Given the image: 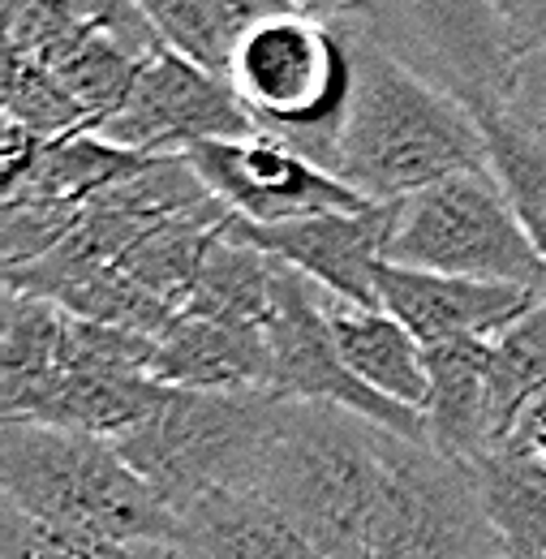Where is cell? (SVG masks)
<instances>
[{
    "label": "cell",
    "mask_w": 546,
    "mask_h": 559,
    "mask_svg": "<svg viewBox=\"0 0 546 559\" xmlns=\"http://www.w3.org/2000/svg\"><path fill=\"white\" fill-rule=\"evenodd\" d=\"M268 349H272V392L284 401L301 405H336L344 414L375 421L401 439L426 443V418L405 405H392L375 388H366L348 366H344L332 323H328V301L323 288H314L306 276L280 263L275 276L272 323H268Z\"/></svg>",
    "instance_id": "obj_8"
},
{
    "label": "cell",
    "mask_w": 546,
    "mask_h": 559,
    "mask_svg": "<svg viewBox=\"0 0 546 559\" xmlns=\"http://www.w3.org/2000/svg\"><path fill=\"white\" fill-rule=\"evenodd\" d=\"M366 559H503L474 465L388 435V483Z\"/></svg>",
    "instance_id": "obj_7"
},
{
    "label": "cell",
    "mask_w": 546,
    "mask_h": 559,
    "mask_svg": "<svg viewBox=\"0 0 546 559\" xmlns=\"http://www.w3.org/2000/svg\"><path fill=\"white\" fill-rule=\"evenodd\" d=\"M470 112H474V121L482 130L495 181L503 186L521 228L530 233V241L546 259V139H538L525 126H517L499 108V99H482Z\"/></svg>",
    "instance_id": "obj_22"
},
{
    "label": "cell",
    "mask_w": 546,
    "mask_h": 559,
    "mask_svg": "<svg viewBox=\"0 0 546 559\" xmlns=\"http://www.w3.org/2000/svg\"><path fill=\"white\" fill-rule=\"evenodd\" d=\"M503 559H508V556H503Z\"/></svg>",
    "instance_id": "obj_29"
},
{
    "label": "cell",
    "mask_w": 546,
    "mask_h": 559,
    "mask_svg": "<svg viewBox=\"0 0 546 559\" xmlns=\"http://www.w3.org/2000/svg\"><path fill=\"white\" fill-rule=\"evenodd\" d=\"M82 207L69 203H39V199H4L0 207V259L4 272L31 267L39 259H48L57 246H66V237L78 228Z\"/></svg>",
    "instance_id": "obj_26"
},
{
    "label": "cell",
    "mask_w": 546,
    "mask_h": 559,
    "mask_svg": "<svg viewBox=\"0 0 546 559\" xmlns=\"http://www.w3.org/2000/svg\"><path fill=\"white\" fill-rule=\"evenodd\" d=\"M0 99H4V121L22 126L35 139H61L91 126L57 73L4 44H0Z\"/></svg>",
    "instance_id": "obj_24"
},
{
    "label": "cell",
    "mask_w": 546,
    "mask_h": 559,
    "mask_svg": "<svg viewBox=\"0 0 546 559\" xmlns=\"http://www.w3.org/2000/svg\"><path fill=\"white\" fill-rule=\"evenodd\" d=\"M4 503L39 525L95 534L130 547H173L181 521L134 474L112 439L4 421L0 430Z\"/></svg>",
    "instance_id": "obj_4"
},
{
    "label": "cell",
    "mask_w": 546,
    "mask_h": 559,
    "mask_svg": "<svg viewBox=\"0 0 546 559\" xmlns=\"http://www.w3.org/2000/svg\"><path fill=\"white\" fill-rule=\"evenodd\" d=\"M546 396V297L490 345V418L495 439H512L525 409Z\"/></svg>",
    "instance_id": "obj_23"
},
{
    "label": "cell",
    "mask_w": 546,
    "mask_h": 559,
    "mask_svg": "<svg viewBox=\"0 0 546 559\" xmlns=\"http://www.w3.org/2000/svg\"><path fill=\"white\" fill-rule=\"evenodd\" d=\"M0 559H177L173 547H130L95 534H69L31 521L13 503L0 516Z\"/></svg>",
    "instance_id": "obj_25"
},
{
    "label": "cell",
    "mask_w": 546,
    "mask_h": 559,
    "mask_svg": "<svg viewBox=\"0 0 546 559\" xmlns=\"http://www.w3.org/2000/svg\"><path fill=\"white\" fill-rule=\"evenodd\" d=\"M534 452H538V456L546 461V439H538V443H534Z\"/></svg>",
    "instance_id": "obj_28"
},
{
    "label": "cell",
    "mask_w": 546,
    "mask_h": 559,
    "mask_svg": "<svg viewBox=\"0 0 546 559\" xmlns=\"http://www.w3.org/2000/svg\"><path fill=\"white\" fill-rule=\"evenodd\" d=\"M177 521V559H323L254 490H211Z\"/></svg>",
    "instance_id": "obj_17"
},
{
    "label": "cell",
    "mask_w": 546,
    "mask_h": 559,
    "mask_svg": "<svg viewBox=\"0 0 546 559\" xmlns=\"http://www.w3.org/2000/svg\"><path fill=\"white\" fill-rule=\"evenodd\" d=\"M151 379L177 392H272L268 332L177 314L155 345Z\"/></svg>",
    "instance_id": "obj_14"
},
{
    "label": "cell",
    "mask_w": 546,
    "mask_h": 559,
    "mask_svg": "<svg viewBox=\"0 0 546 559\" xmlns=\"http://www.w3.org/2000/svg\"><path fill=\"white\" fill-rule=\"evenodd\" d=\"M173 388L155 383L151 374H57L35 388L4 421H31L73 430L91 439H126L151 418Z\"/></svg>",
    "instance_id": "obj_16"
},
{
    "label": "cell",
    "mask_w": 546,
    "mask_h": 559,
    "mask_svg": "<svg viewBox=\"0 0 546 559\" xmlns=\"http://www.w3.org/2000/svg\"><path fill=\"white\" fill-rule=\"evenodd\" d=\"M499 108H503L517 126H525V130H534L538 139H546V52L525 57V61H517V66L508 70L503 91H499Z\"/></svg>",
    "instance_id": "obj_27"
},
{
    "label": "cell",
    "mask_w": 546,
    "mask_h": 559,
    "mask_svg": "<svg viewBox=\"0 0 546 559\" xmlns=\"http://www.w3.org/2000/svg\"><path fill=\"white\" fill-rule=\"evenodd\" d=\"M275 276H280V263L272 254H263L259 246L241 241L224 224V233L206 250V263L199 272L190 301L177 314H203V319H215V323L268 332L275 301Z\"/></svg>",
    "instance_id": "obj_20"
},
{
    "label": "cell",
    "mask_w": 546,
    "mask_h": 559,
    "mask_svg": "<svg viewBox=\"0 0 546 559\" xmlns=\"http://www.w3.org/2000/svg\"><path fill=\"white\" fill-rule=\"evenodd\" d=\"M396 215H401V203H370L361 211H332V215L275 224V228H254L228 215V233L259 246L275 263L293 267L297 276H306L314 288H323L344 306L383 310L379 267L388 263Z\"/></svg>",
    "instance_id": "obj_11"
},
{
    "label": "cell",
    "mask_w": 546,
    "mask_h": 559,
    "mask_svg": "<svg viewBox=\"0 0 546 559\" xmlns=\"http://www.w3.org/2000/svg\"><path fill=\"white\" fill-rule=\"evenodd\" d=\"M4 199H39V203H69L86 207L91 199L108 194L112 186L138 177L151 159L121 151L91 130L35 139L22 126L4 121Z\"/></svg>",
    "instance_id": "obj_13"
},
{
    "label": "cell",
    "mask_w": 546,
    "mask_h": 559,
    "mask_svg": "<svg viewBox=\"0 0 546 559\" xmlns=\"http://www.w3.org/2000/svg\"><path fill=\"white\" fill-rule=\"evenodd\" d=\"M228 86L259 139L336 173L353 95V44L336 4H275L241 39Z\"/></svg>",
    "instance_id": "obj_3"
},
{
    "label": "cell",
    "mask_w": 546,
    "mask_h": 559,
    "mask_svg": "<svg viewBox=\"0 0 546 559\" xmlns=\"http://www.w3.org/2000/svg\"><path fill=\"white\" fill-rule=\"evenodd\" d=\"M203 186L224 203L228 215L254 228L297 224L332 211L370 207L357 190H348L336 173L310 164L306 155L268 139L250 142H203L186 155Z\"/></svg>",
    "instance_id": "obj_10"
},
{
    "label": "cell",
    "mask_w": 546,
    "mask_h": 559,
    "mask_svg": "<svg viewBox=\"0 0 546 559\" xmlns=\"http://www.w3.org/2000/svg\"><path fill=\"white\" fill-rule=\"evenodd\" d=\"M478 490L486 516L503 543L508 559H546V461L503 439L495 452H486L478 465Z\"/></svg>",
    "instance_id": "obj_19"
},
{
    "label": "cell",
    "mask_w": 546,
    "mask_h": 559,
    "mask_svg": "<svg viewBox=\"0 0 546 559\" xmlns=\"http://www.w3.org/2000/svg\"><path fill=\"white\" fill-rule=\"evenodd\" d=\"M388 435L336 405L284 401L250 490L323 559H366L388 483Z\"/></svg>",
    "instance_id": "obj_2"
},
{
    "label": "cell",
    "mask_w": 546,
    "mask_h": 559,
    "mask_svg": "<svg viewBox=\"0 0 546 559\" xmlns=\"http://www.w3.org/2000/svg\"><path fill=\"white\" fill-rule=\"evenodd\" d=\"M284 396L275 392H168V401L117 439V452L173 516L211 490H250Z\"/></svg>",
    "instance_id": "obj_5"
},
{
    "label": "cell",
    "mask_w": 546,
    "mask_h": 559,
    "mask_svg": "<svg viewBox=\"0 0 546 559\" xmlns=\"http://www.w3.org/2000/svg\"><path fill=\"white\" fill-rule=\"evenodd\" d=\"M91 134H99L121 151L146 155V159L190 155L203 142L259 139L233 86L224 78H211L199 66L181 61L168 48L142 66L126 108L108 117L104 126H95Z\"/></svg>",
    "instance_id": "obj_9"
},
{
    "label": "cell",
    "mask_w": 546,
    "mask_h": 559,
    "mask_svg": "<svg viewBox=\"0 0 546 559\" xmlns=\"http://www.w3.org/2000/svg\"><path fill=\"white\" fill-rule=\"evenodd\" d=\"M379 301L396 323L410 328L422 349H435L452 341H499L512 323H521L543 301V293L383 263Z\"/></svg>",
    "instance_id": "obj_12"
},
{
    "label": "cell",
    "mask_w": 546,
    "mask_h": 559,
    "mask_svg": "<svg viewBox=\"0 0 546 559\" xmlns=\"http://www.w3.org/2000/svg\"><path fill=\"white\" fill-rule=\"evenodd\" d=\"M323 301H328V323H332L344 366L366 388L388 396L392 405H405L413 414H422L430 379H426V349L413 341L410 328L396 323L388 310L344 306L328 293H323Z\"/></svg>",
    "instance_id": "obj_18"
},
{
    "label": "cell",
    "mask_w": 546,
    "mask_h": 559,
    "mask_svg": "<svg viewBox=\"0 0 546 559\" xmlns=\"http://www.w3.org/2000/svg\"><path fill=\"white\" fill-rule=\"evenodd\" d=\"M388 263L508 284L546 297V259L521 228L495 173H461L401 203Z\"/></svg>",
    "instance_id": "obj_6"
},
{
    "label": "cell",
    "mask_w": 546,
    "mask_h": 559,
    "mask_svg": "<svg viewBox=\"0 0 546 559\" xmlns=\"http://www.w3.org/2000/svg\"><path fill=\"white\" fill-rule=\"evenodd\" d=\"M272 9L275 4H259V0H146V13L164 48L224 82L241 39Z\"/></svg>",
    "instance_id": "obj_21"
},
{
    "label": "cell",
    "mask_w": 546,
    "mask_h": 559,
    "mask_svg": "<svg viewBox=\"0 0 546 559\" xmlns=\"http://www.w3.org/2000/svg\"><path fill=\"white\" fill-rule=\"evenodd\" d=\"M490 345L495 341H452L426 349V443L465 465L499 448L490 418Z\"/></svg>",
    "instance_id": "obj_15"
},
{
    "label": "cell",
    "mask_w": 546,
    "mask_h": 559,
    "mask_svg": "<svg viewBox=\"0 0 546 559\" xmlns=\"http://www.w3.org/2000/svg\"><path fill=\"white\" fill-rule=\"evenodd\" d=\"M336 22L353 44V95L336 155L348 190L366 203H405L448 177L490 168L478 121L456 95L370 44L344 4Z\"/></svg>",
    "instance_id": "obj_1"
}]
</instances>
